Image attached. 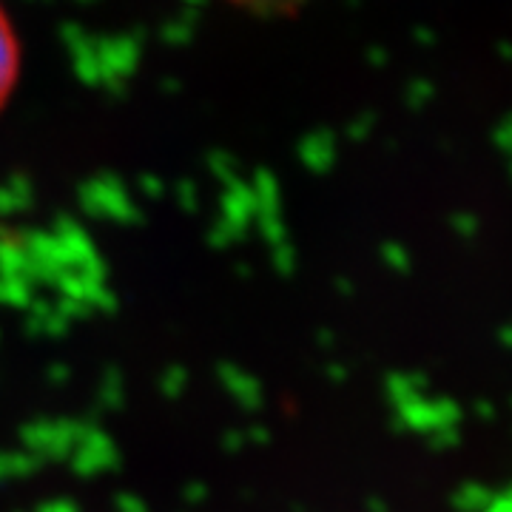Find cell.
I'll return each instance as SVG.
<instances>
[{
  "label": "cell",
  "mask_w": 512,
  "mask_h": 512,
  "mask_svg": "<svg viewBox=\"0 0 512 512\" xmlns=\"http://www.w3.org/2000/svg\"><path fill=\"white\" fill-rule=\"evenodd\" d=\"M20 77V37L15 20L9 18L6 6L0 3V109L12 97Z\"/></svg>",
  "instance_id": "obj_1"
},
{
  "label": "cell",
  "mask_w": 512,
  "mask_h": 512,
  "mask_svg": "<svg viewBox=\"0 0 512 512\" xmlns=\"http://www.w3.org/2000/svg\"><path fill=\"white\" fill-rule=\"evenodd\" d=\"M228 3H237L245 9H254V12H282V9L299 6L302 0H228Z\"/></svg>",
  "instance_id": "obj_2"
}]
</instances>
